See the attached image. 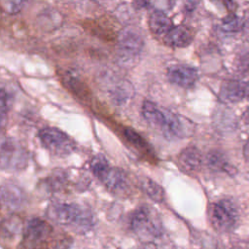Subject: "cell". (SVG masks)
Masks as SVG:
<instances>
[{
    "mask_svg": "<svg viewBox=\"0 0 249 249\" xmlns=\"http://www.w3.org/2000/svg\"><path fill=\"white\" fill-rule=\"evenodd\" d=\"M47 215L53 222L71 227L79 232L89 231L94 223L92 212L88 207L77 203H53L48 207Z\"/></svg>",
    "mask_w": 249,
    "mask_h": 249,
    "instance_id": "obj_1",
    "label": "cell"
},
{
    "mask_svg": "<svg viewBox=\"0 0 249 249\" xmlns=\"http://www.w3.org/2000/svg\"><path fill=\"white\" fill-rule=\"evenodd\" d=\"M130 226L141 239H154L161 235L162 223L158 213L150 206H140L132 214Z\"/></svg>",
    "mask_w": 249,
    "mask_h": 249,
    "instance_id": "obj_2",
    "label": "cell"
},
{
    "mask_svg": "<svg viewBox=\"0 0 249 249\" xmlns=\"http://www.w3.org/2000/svg\"><path fill=\"white\" fill-rule=\"evenodd\" d=\"M38 138L44 148L57 157L68 156L76 149L74 140L64 131L56 127L48 126L40 129Z\"/></svg>",
    "mask_w": 249,
    "mask_h": 249,
    "instance_id": "obj_3",
    "label": "cell"
},
{
    "mask_svg": "<svg viewBox=\"0 0 249 249\" xmlns=\"http://www.w3.org/2000/svg\"><path fill=\"white\" fill-rule=\"evenodd\" d=\"M209 219L217 231H229L236 223L237 209L230 199H221L210 205Z\"/></svg>",
    "mask_w": 249,
    "mask_h": 249,
    "instance_id": "obj_4",
    "label": "cell"
},
{
    "mask_svg": "<svg viewBox=\"0 0 249 249\" xmlns=\"http://www.w3.org/2000/svg\"><path fill=\"white\" fill-rule=\"evenodd\" d=\"M144 41L142 35L133 28H124L118 36V57L128 63L137 59L143 50Z\"/></svg>",
    "mask_w": 249,
    "mask_h": 249,
    "instance_id": "obj_5",
    "label": "cell"
},
{
    "mask_svg": "<svg viewBox=\"0 0 249 249\" xmlns=\"http://www.w3.org/2000/svg\"><path fill=\"white\" fill-rule=\"evenodd\" d=\"M27 155L24 149L14 139L6 138L1 144V167L7 170H19L24 168Z\"/></svg>",
    "mask_w": 249,
    "mask_h": 249,
    "instance_id": "obj_6",
    "label": "cell"
},
{
    "mask_svg": "<svg viewBox=\"0 0 249 249\" xmlns=\"http://www.w3.org/2000/svg\"><path fill=\"white\" fill-rule=\"evenodd\" d=\"M163 135L168 139L184 138L194 131V124L190 120L172 112H165V123L161 127Z\"/></svg>",
    "mask_w": 249,
    "mask_h": 249,
    "instance_id": "obj_7",
    "label": "cell"
},
{
    "mask_svg": "<svg viewBox=\"0 0 249 249\" xmlns=\"http://www.w3.org/2000/svg\"><path fill=\"white\" fill-rule=\"evenodd\" d=\"M219 98L224 103H237L249 98V82L229 80L222 83Z\"/></svg>",
    "mask_w": 249,
    "mask_h": 249,
    "instance_id": "obj_8",
    "label": "cell"
},
{
    "mask_svg": "<svg viewBox=\"0 0 249 249\" xmlns=\"http://www.w3.org/2000/svg\"><path fill=\"white\" fill-rule=\"evenodd\" d=\"M167 78L170 83L180 88L190 89L196 85L198 79V72L192 66L177 64L168 68Z\"/></svg>",
    "mask_w": 249,
    "mask_h": 249,
    "instance_id": "obj_9",
    "label": "cell"
},
{
    "mask_svg": "<svg viewBox=\"0 0 249 249\" xmlns=\"http://www.w3.org/2000/svg\"><path fill=\"white\" fill-rule=\"evenodd\" d=\"M99 180L114 195H124L129 188L124 172L117 167L110 166Z\"/></svg>",
    "mask_w": 249,
    "mask_h": 249,
    "instance_id": "obj_10",
    "label": "cell"
},
{
    "mask_svg": "<svg viewBox=\"0 0 249 249\" xmlns=\"http://www.w3.org/2000/svg\"><path fill=\"white\" fill-rule=\"evenodd\" d=\"M202 164V156L200 151L195 146H189L183 149L178 155V165L187 173H194L200 169Z\"/></svg>",
    "mask_w": 249,
    "mask_h": 249,
    "instance_id": "obj_11",
    "label": "cell"
},
{
    "mask_svg": "<svg viewBox=\"0 0 249 249\" xmlns=\"http://www.w3.org/2000/svg\"><path fill=\"white\" fill-rule=\"evenodd\" d=\"M194 40V33L186 25L173 26L172 29L163 37V42L172 48H186Z\"/></svg>",
    "mask_w": 249,
    "mask_h": 249,
    "instance_id": "obj_12",
    "label": "cell"
},
{
    "mask_svg": "<svg viewBox=\"0 0 249 249\" xmlns=\"http://www.w3.org/2000/svg\"><path fill=\"white\" fill-rule=\"evenodd\" d=\"M1 200L8 208L17 209L23 205L25 196L21 188L15 183H4L1 187Z\"/></svg>",
    "mask_w": 249,
    "mask_h": 249,
    "instance_id": "obj_13",
    "label": "cell"
},
{
    "mask_svg": "<svg viewBox=\"0 0 249 249\" xmlns=\"http://www.w3.org/2000/svg\"><path fill=\"white\" fill-rule=\"evenodd\" d=\"M51 232L52 227L46 221L34 218L26 226L24 238L29 243H37L47 238Z\"/></svg>",
    "mask_w": 249,
    "mask_h": 249,
    "instance_id": "obj_14",
    "label": "cell"
},
{
    "mask_svg": "<svg viewBox=\"0 0 249 249\" xmlns=\"http://www.w3.org/2000/svg\"><path fill=\"white\" fill-rule=\"evenodd\" d=\"M62 82L64 86L81 100L89 101L90 98V91L87 84L81 79V77L71 71L62 74Z\"/></svg>",
    "mask_w": 249,
    "mask_h": 249,
    "instance_id": "obj_15",
    "label": "cell"
},
{
    "mask_svg": "<svg viewBox=\"0 0 249 249\" xmlns=\"http://www.w3.org/2000/svg\"><path fill=\"white\" fill-rule=\"evenodd\" d=\"M150 30L158 36H165L173 27L171 19L162 11L155 10L148 20Z\"/></svg>",
    "mask_w": 249,
    "mask_h": 249,
    "instance_id": "obj_16",
    "label": "cell"
},
{
    "mask_svg": "<svg viewBox=\"0 0 249 249\" xmlns=\"http://www.w3.org/2000/svg\"><path fill=\"white\" fill-rule=\"evenodd\" d=\"M206 162L211 169L216 171H224L229 175H234L237 171L234 166L228 162L224 154L220 151L209 152L206 156Z\"/></svg>",
    "mask_w": 249,
    "mask_h": 249,
    "instance_id": "obj_17",
    "label": "cell"
},
{
    "mask_svg": "<svg viewBox=\"0 0 249 249\" xmlns=\"http://www.w3.org/2000/svg\"><path fill=\"white\" fill-rule=\"evenodd\" d=\"M142 115L150 124L160 127V129L165 123V112L160 110L151 101H144L142 105Z\"/></svg>",
    "mask_w": 249,
    "mask_h": 249,
    "instance_id": "obj_18",
    "label": "cell"
},
{
    "mask_svg": "<svg viewBox=\"0 0 249 249\" xmlns=\"http://www.w3.org/2000/svg\"><path fill=\"white\" fill-rule=\"evenodd\" d=\"M139 187L152 200L160 203L164 200L163 189L150 178L144 177L139 181Z\"/></svg>",
    "mask_w": 249,
    "mask_h": 249,
    "instance_id": "obj_19",
    "label": "cell"
},
{
    "mask_svg": "<svg viewBox=\"0 0 249 249\" xmlns=\"http://www.w3.org/2000/svg\"><path fill=\"white\" fill-rule=\"evenodd\" d=\"M222 29L226 32H237L243 27V20L234 13H229L222 19Z\"/></svg>",
    "mask_w": 249,
    "mask_h": 249,
    "instance_id": "obj_20",
    "label": "cell"
},
{
    "mask_svg": "<svg viewBox=\"0 0 249 249\" xmlns=\"http://www.w3.org/2000/svg\"><path fill=\"white\" fill-rule=\"evenodd\" d=\"M124 134L125 136V138L127 139V141L129 143H131V145L133 147H135L136 149H138L140 151L146 152V153L149 152V145H148V143L134 129H132V128H124Z\"/></svg>",
    "mask_w": 249,
    "mask_h": 249,
    "instance_id": "obj_21",
    "label": "cell"
},
{
    "mask_svg": "<svg viewBox=\"0 0 249 249\" xmlns=\"http://www.w3.org/2000/svg\"><path fill=\"white\" fill-rule=\"evenodd\" d=\"M131 86L128 83H123L116 86L111 92L112 99L116 103H124L131 96Z\"/></svg>",
    "mask_w": 249,
    "mask_h": 249,
    "instance_id": "obj_22",
    "label": "cell"
},
{
    "mask_svg": "<svg viewBox=\"0 0 249 249\" xmlns=\"http://www.w3.org/2000/svg\"><path fill=\"white\" fill-rule=\"evenodd\" d=\"M109 167L110 164L103 155H97L93 157L90 161V169L93 175L98 179H100V177L106 172Z\"/></svg>",
    "mask_w": 249,
    "mask_h": 249,
    "instance_id": "obj_23",
    "label": "cell"
},
{
    "mask_svg": "<svg viewBox=\"0 0 249 249\" xmlns=\"http://www.w3.org/2000/svg\"><path fill=\"white\" fill-rule=\"evenodd\" d=\"M12 95L10 92H8L4 88L1 89V98H0V103H1V120L2 123H4V119L6 114L11 108L12 105Z\"/></svg>",
    "mask_w": 249,
    "mask_h": 249,
    "instance_id": "obj_24",
    "label": "cell"
},
{
    "mask_svg": "<svg viewBox=\"0 0 249 249\" xmlns=\"http://www.w3.org/2000/svg\"><path fill=\"white\" fill-rule=\"evenodd\" d=\"M26 0H3V9L9 14L18 13Z\"/></svg>",
    "mask_w": 249,
    "mask_h": 249,
    "instance_id": "obj_25",
    "label": "cell"
},
{
    "mask_svg": "<svg viewBox=\"0 0 249 249\" xmlns=\"http://www.w3.org/2000/svg\"><path fill=\"white\" fill-rule=\"evenodd\" d=\"M215 5L227 10L229 13H233L235 9V3L233 0H210Z\"/></svg>",
    "mask_w": 249,
    "mask_h": 249,
    "instance_id": "obj_26",
    "label": "cell"
},
{
    "mask_svg": "<svg viewBox=\"0 0 249 249\" xmlns=\"http://www.w3.org/2000/svg\"><path fill=\"white\" fill-rule=\"evenodd\" d=\"M243 157L249 162V139L244 144V147H243Z\"/></svg>",
    "mask_w": 249,
    "mask_h": 249,
    "instance_id": "obj_27",
    "label": "cell"
},
{
    "mask_svg": "<svg viewBox=\"0 0 249 249\" xmlns=\"http://www.w3.org/2000/svg\"><path fill=\"white\" fill-rule=\"evenodd\" d=\"M242 121L244 122V124H249V107L244 111L242 115Z\"/></svg>",
    "mask_w": 249,
    "mask_h": 249,
    "instance_id": "obj_28",
    "label": "cell"
},
{
    "mask_svg": "<svg viewBox=\"0 0 249 249\" xmlns=\"http://www.w3.org/2000/svg\"><path fill=\"white\" fill-rule=\"evenodd\" d=\"M217 249H220V248H217Z\"/></svg>",
    "mask_w": 249,
    "mask_h": 249,
    "instance_id": "obj_29",
    "label": "cell"
}]
</instances>
